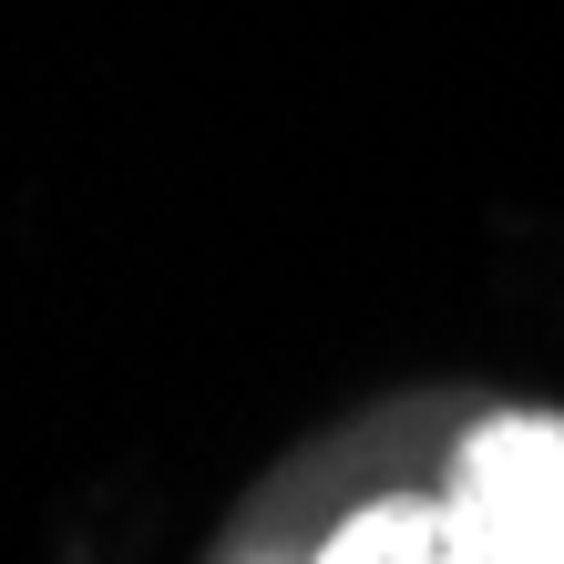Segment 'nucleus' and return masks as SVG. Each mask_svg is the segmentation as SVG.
Here are the masks:
<instances>
[{
  "label": "nucleus",
  "mask_w": 564,
  "mask_h": 564,
  "mask_svg": "<svg viewBox=\"0 0 564 564\" xmlns=\"http://www.w3.org/2000/svg\"><path fill=\"white\" fill-rule=\"evenodd\" d=\"M452 523L482 564H564V411H503L452 452Z\"/></svg>",
  "instance_id": "obj_1"
},
{
  "label": "nucleus",
  "mask_w": 564,
  "mask_h": 564,
  "mask_svg": "<svg viewBox=\"0 0 564 564\" xmlns=\"http://www.w3.org/2000/svg\"><path fill=\"white\" fill-rule=\"evenodd\" d=\"M247 564H278V554H247Z\"/></svg>",
  "instance_id": "obj_3"
},
{
  "label": "nucleus",
  "mask_w": 564,
  "mask_h": 564,
  "mask_svg": "<svg viewBox=\"0 0 564 564\" xmlns=\"http://www.w3.org/2000/svg\"><path fill=\"white\" fill-rule=\"evenodd\" d=\"M308 564H482L462 544L452 503H421V492H390V503H359L339 534H328Z\"/></svg>",
  "instance_id": "obj_2"
}]
</instances>
